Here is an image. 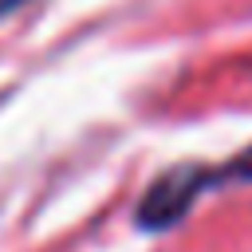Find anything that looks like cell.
I'll use <instances>...</instances> for the list:
<instances>
[{"label":"cell","mask_w":252,"mask_h":252,"mask_svg":"<svg viewBox=\"0 0 252 252\" xmlns=\"http://www.w3.org/2000/svg\"><path fill=\"white\" fill-rule=\"evenodd\" d=\"M217 181H252V146L240 150L232 161H224L220 169H201L197 165V185L205 193V185H217Z\"/></svg>","instance_id":"1"}]
</instances>
